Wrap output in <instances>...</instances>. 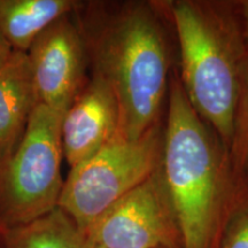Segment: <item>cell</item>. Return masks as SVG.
Returning a JSON list of instances; mask_svg holds the SVG:
<instances>
[{
	"instance_id": "cell-13",
	"label": "cell",
	"mask_w": 248,
	"mask_h": 248,
	"mask_svg": "<svg viewBox=\"0 0 248 248\" xmlns=\"http://www.w3.org/2000/svg\"><path fill=\"white\" fill-rule=\"evenodd\" d=\"M218 248H248V201L241 203L232 214Z\"/></svg>"
},
{
	"instance_id": "cell-10",
	"label": "cell",
	"mask_w": 248,
	"mask_h": 248,
	"mask_svg": "<svg viewBox=\"0 0 248 248\" xmlns=\"http://www.w3.org/2000/svg\"><path fill=\"white\" fill-rule=\"evenodd\" d=\"M74 0H0V33L13 51H29L43 31L77 11Z\"/></svg>"
},
{
	"instance_id": "cell-8",
	"label": "cell",
	"mask_w": 248,
	"mask_h": 248,
	"mask_svg": "<svg viewBox=\"0 0 248 248\" xmlns=\"http://www.w3.org/2000/svg\"><path fill=\"white\" fill-rule=\"evenodd\" d=\"M119 121V106L113 89L104 77L93 73L62 120V151L70 169L84 162L115 137Z\"/></svg>"
},
{
	"instance_id": "cell-5",
	"label": "cell",
	"mask_w": 248,
	"mask_h": 248,
	"mask_svg": "<svg viewBox=\"0 0 248 248\" xmlns=\"http://www.w3.org/2000/svg\"><path fill=\"white\" fill-rule=\"evenodd\" d=\"M162 140L163 123L136 140L116 135L70 169L58 207L85 234L102 214L159 168Z\"/></svg>"
},
{
	"instance_id": "cell-6",
	"label": "cell",
	"mask_w": 248,
	"mask_h": 248,
	"mask_svg": "<svg viewBox=\"0 0 248 248\" xmlns=\"http://www.w3.org/2000/svg\"><path fill=\"white\" fill-rule=\"evenodd\" d=\"M84 235L94 248H183L159 168L102 214Z\"/></svg>"
},
{
	"instance_id": "cell-4",
	"label": "cell",
	"mask_w": 248,
	"mask_h": 248,
	"mask_svg": "<svg viewBox=\"0 0 248 248\" xmlns=\"http://www.w3.org/2000/svg\"><path fill=\"white\" fill-rule=\"evenodd\" d=\"M63 111L37 104L23 137L0 169V221L28 224L58 208L64 179L61 124Z\"/></svg>"
},
{
	"instance_id": "cell-3",
	"label": "cell",
	"mask_w": 248,
	"mask_h": 248,
	"mask_svg": "<svg viewBox=\"0 0 248 248\" xmlns=\"http://www.w3.org/2000/svg\"><path fill=\"white\" fill-rule=\"evenodd\" d=\"M177 37L178 78L199 116L229 148L248 59L237 1H155Z\"/></svg>"
},
{
	"instance_id": "cell-12",
	"label": "cell",
	"mask_w": 248,
	"mask_h": 248,
	"mask_svg": "<svg viewBox=\"0 0 248 248\" xmlns=\"http://www.w3.org/2000/svg\"><path fill=\"white\" fill-rule=\"evenodd\" d=\"M228 150L235 177L248 197V59L241 75L233 131Z\"/></svg>"
},
{
	"instance_id": "cell-14",
	"label": "cell",
	"mask_w": 248,
	"mask_h": 248,
	"mask_svg": "<svg viewBox=\"0 0 248 248\" xmlns=\"http://www.w3.org/2000/svg\"><path fill=\"white\" fill-rule=\"evenodd\" d=\"M237 4H238V9H239L241 23H243L244 36H245V40H246L247 51H248V0L237 1Z\"/></svg>"
},
{
	"instance_id": "cell-9",
	"label": "cell",
	"mask_w": 248,
	"mask_h": 248,
	"mask_svg": "<svg viewBox=\"0 0 248 248\" xmlns=\"http://www.w3.org/2000/svg\"><path fill=\"white\" fill-rule=\"evenodd\" d=\"M36 105L29 59L13 51L0 69V169L16 150Z\"/></svg>"
},
{
	"instance_id": "cell-1",
	"label": "cell",
	"mask_w": 248,
	"mask_h": 248,
	"mask_svg": "<svg viewBox=\"0 0 248 248\" xmlns=\"http://www.w3.org/2000/svg\"><path fill=\"white\" fill-rule=\"evenodd\" d=\"M159 170L175 209L183 248H218L234 210L248 201L228 147L170 77Z\"/></svg>"
},
{
	"instance_id": "cell-15",
	"label": "cell",
	"mask_w": 248,
	"mask_h": 248,
	"mask_svg": "<svg viewBox=\"0 0 248 248\" xmlns=\"http://www.w3.org/2000/svg\"><path fill=\"white\" fill-rule=\"evenodd\" d=\"M12 53H13V48L0 33V69L5 66L6 62L11 58Z\"/></svg>"
},
{
	"instance_id": "cell-2",
	"label": "cell",
	"mask_w": 248,
	"mask_h": 248,
	"mask_svg": "<svg viewBox=\"0 0 248 248\" xmlns=\"http://www.w3.org/2000/svg\"><path fill=\"white\" fill-rule=\"evenodd\" d=\"M166 18L155 1H128L83 29L93 73L109 83L121 137L136 140L161 123L171 77Z\"/></svg>"
},
{
	"instance_id": "cell-11",
	"label": "cell",
	"mask_w": 248,
	"mask_h": 248,
	"mask_svg": "<svg viewBox=\"0 0 248 248\" xmlns=\"http://www.w3.org/2000/svg\"><path fill=\"white\" fill-rule=\"evenodd\" d=\"M7 248H89L85 235L59 208L28 224L9 228Z\"/></svg>"
},
{
	"instance_id": "cell-7",
	"label": "cell",
	"mask_w": 248,
	"mask_h": 248,
	"mask_svg": "<svg viewBox=\"0 0 248 248\" xmlns=\"http://www.w3.org/2000/svg\"><path fill=\"white\" fill-rule=\"evenodd\" d=\"M37 104L66 111L88 80L89 48L70 14L38 36L27 52Z\"/></svg>"
},
{
	"instance_id": "cell-16",
	"label": "cell",
	"mask_w": 248,
	"mask_h": 248,
	"mask_svg": "<svg viewBox=\"0 0 248 248\" xmlns=\"http://www.w3.org/2000/svg\"><path fill=\"white\" fill-rule=\"evenodd\" d=\"M89 247V246H88ZM89 248H94V247H89Z\"/></svg>"
}]
</instances>
